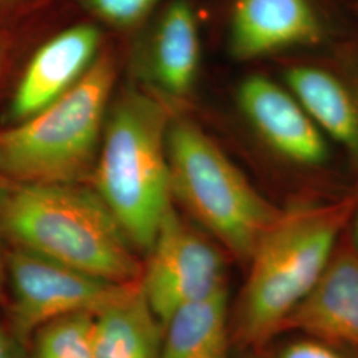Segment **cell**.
Returning <instances> with one entry per match:
<instances>
[{"label":"cell","mask_w":358,"mask_h":358,"mask_svg":"<svg viewBox=\"0 0 358 358\" xmlns=\"http://www.w3.org/2000/svg\"><path fill=\"white\" fill-rule=\"evenodd\" d=\"M0 236L109 282L141 279L134 245L97 192L80 183L10 187L0 208Z\"/></svg>","instance_id":"6da1fadb"},{"label":"cell","mask_w":358,"mask_h":358,"mask_svg":"<svg viewBox=\"0 0 358 358\" xmlns=\"http://www.w3.org/2000/svg\"><path fill=\"white\" fill-rule=\"evenodd\" d=\"M349 214V202L282 210L247 263L250 272L231 317L236 345L257 348L282 332L320 280Z\"/></svg>","instance_id":"7a4b0ae2"},{"label":"cell","mask_w":358,"mask_h":358,"mask_svg":"<svg viewBox=\"0 0 358 358\" xmlns=\"http://www.w3.org/2000/svg\"><path fill=\"white\" fill-rule=\"evenodd\" d=\"M170 121L165 103L140 90L125 92L106 115L90 177L129 241L145 254L174 203L167 161Z\"/></svg>","instance_id":"3957f363"},{"label":"cell","mask_w":358,"mask_h":358,"mask_svg":"<svg viewBox=\"0 0 358 358\" xmlns=\"http://www.w3.org/2000/svg\"><path fill=\"white\" fill-rule=\"evenodd\" d=\"M115 83V59L97 56L57 100L0 131V177L16 185L90 179Z\"/></svg>","instance_id":"277c9868"},{"label":"cell","mask_w":358,"mask_h":358,"mask_svg":"<svg viewBox=\"0 0 358 358\" xmlns=\"http://www.w3.org/2000/svg\"><path fill=\"white\" fill-rule=\"evenodd\" d=\"M167 161L177 199L238 260L248 263L256 245L280 215L202 129L171 118Z\"/></svg>","instance_id":"5b68a950"},{"label":"cell","mask_w":358,"mask_h":358,"mask_svg":"<svg viewBox=\"0 0 358 358\" xmlns=\"http://www.w3.org/2000/svg\"><path fill=\"white\" fill-rule=\"evenodd\" d=\"M134 284L109 282L13 247L7 254L6 285L10 303L6 322L28 345L35 332L47 322L78 312L94 315L127 294Z\"/></svg>","instance_id":"8992f818"},{"label":"cell","mask_w":358,"mask_h":358,"mask_svg":"<svg viewBox=\"0 0 358 358\" xmlns=\"http://www.w3.org/2000/svg\"><path fill=\"white\" fill-rule=\"evenodd\" d=\"M146 256L140 285L162 325L179 308L227 285L222 252L179 215L174 203Z\"/></svg>","instance_id":"52a82bcc"},{"label":"cell","mask_w":358,"mask_h":358,"mask_svg":"<svg viewBox=\"0 0 358 358\" xmlns=\"http://www.w3.org/2000/svg\"><path fill=\"white\" fill-rule=\"evenodd\" d=\"M236 101L262 140L288 161L319 166L329 158L324 133L288 88L252 75L241 83Z\"/></svg>","instance_id":"ba28073f"},{"label":"cell","mask_w":358,"mask_h":358,"mask_svg":"<svg viewBox=\"0 0 358 358\" xmlns=\"http://www.w3.org/2000/svg\"><path fill=\"white\" fill-rule=\"evenodd\" d=\"M101 45V31L92 23L66 27L47 40L27 66L10 115L20 122L63 96L87 73Z\"/></svg>","instance_id":"9c48e42d"},{"label":"cell","mask_w":358,"mask_h":358,"mask_svg":"<svg viewBox=\"0 0 358 358\" xmlns=\"http://www.w3.org/2000/svg\"><path fill=\"white\" fill-rule=\"evenodd\" d=\"M322 24L309 0H235L230 17V51L254 60L294 47L315 45Z\"/></svg>","instance_id":"30bf717a"},{"label":"cell","mask_w":358,"mask_h":358,"mask_svg":"<svg viewBox=\"0 0 358 358\" xmlns=\"http://www.w3.org/2000/svg\"><path fill=\"white\" fill-rule=\"evenodd\" d=\"M284 329H297L332 344L358 346L356 251L333 254L320 280L294 309Z\"/></svg>","instance_id":"8fae6325"},{"label":"cell","mask_w":358,"mask_h":358,"mask_svg":"<svg viewBox=\"0 0 358 358\" xmlns=\"http://www.w3.org/2000/svg\"><path fill=\"white\" fill-rule=\"evenodd\" d=\"M164 325L142 292L140 282L93 315L94 358H158Z\"/></svg>","instance_id":"7c38bea8"},{"label":"cell","mask_w":358,"mask_h":358,"mask_svg":"<svg viewBox=\"0 0 358 358\" xmlns=\"http://www.w3.org/2000/svg\"><path fill=\"white\" fill-rule=\"evenodd\" d=\"M227 285L177 309L164 324L158 358H229Z\"/></svg>","instance_id":"4fadbf2b"},{"label":"cell","mask_w":358,"mask_h":358,"mask_svg":"<svg viewBox=\"0 0 358 358\" xmlns=\"http://www.w3.org/2000/svg\"><path fill=\"white\" fill-rule=\"evenodd\" d=\"M285 84L321 131L358 161V100L352 90L332 72L310 65L289 68Z\"/></svg>","instance_id":"5bb4252c"},{"label":"cell","mask_w":358,"mask_h":358,"mask_svg":"<svg viewBox=\"0 0 358 358\" xmlns=\"http://www.w3.org/2000/svg\"><path fill=\"white\" fill-rule=\"evenodd\" d=\"M153 38L157 83L173 97L186 96L201 62L199 28L192 3L171 0L157 20Z\"/></svg>","instance_id":"9a60e30c"},{"label":"cell","mask_w":358,"mask_h":358,"mask_svg":"<svg viewBox=\"0 0 358 358\" xmlns=\"http://www.w3.org/2000/svg\"><path fill=\"white\" fill-rule=\"evenodd\" d=\"M93 313L78 312L38 328L28 346L31 358H94L92 346Z\"/></svg>","instance_id":"2e32d148"},{"label":"cell","mask_w":358,"mask_h":358,"mask_svg":"<svg viewBox=\"0 0 358 358\" xmlns=\"http://www.w3.org/2000/svg\"><path fill=\"white\" fill-rule=\"evenodd\" d=\"M97 19L115 28L134 27L152 13L159 0H83Z\"/></svg>","instance_id":"e0dca14e"},{"label":"cell","mask_w":358,"mask_h":358,"mask_svg":"<svg viewBox=\"0 0 358 358\" xmlns=\"http://www.w3.org/2000/svg\"><path fill=\"white\" fill-rule=\"evenodd\" d=\"M278 358H346L331 343L320 338L297 340L284 346Z\"/></svg>","instance_id":"ac0fdd59"},{"label":"cell","mask_w":358,"mask_h":358,"mask_svg":"<svg viewBox=\"0 0 358 358\" xmlns=\"http://www.w3.org/2000/svg\"><path fill=\"white\" fill-rule=\"evenodd\" d=\"M0 358H31L28 345L22 343L6 321L0 320Z\"/></svg>","instance_id":"d6986e66"},{"label":"cell","mask_w":358,"mask_h":358,"mask_svg":"<svg viewBox=\"0 0 358 358\" xmlns=\"http://www.w3.org/2000/svg\"><path fill=\"white\" fill-rule=\"evenodd\" d=\"M1 236H0V297L3 296L4 288H6V282H7V254L8 250H6L4 244L1 243Z\"/></svg>","instance_id":"ffe728a7"},{"label":"cell","mask_w":358,"mask_h":358,"mask_svg":"<svg viewBox=\"0 0 358 358\" xmlns=\"http://www.w3.org/2000/svg\"><path fill=\"white\" fill-rule=\"evenodd\" d=\"M8 190H10V187L6 186L4 179L0 177V208H1V205H3V202H4V199H6L7 194H8Z\"/></svg>","instance_id":"44dd1931"},{"label":"cell","mask_w":358,"mask_h":358,"mask_svg":"<svg viewBox=\"0 0 358 358\" xmlns=\"http://www.w3.org/2000/svg\"><path fill=\"white\" fill-rule=\"evenodd\" d=\"M353 241H355V251L357 252L358 255V210L356 217H355V223H353Z\"/></svg>","instance_id":"7402d4cb"},{"label":"cell","mask_w":358,"mask_h":358,"mask_svg":"<svg viewBox=\"0 0 358 358\" xmlns=\"http://www.w3.org/2000/svg\"><path fill=\"white\" fill-rule=\"evenodd\" d=\"M6 52H7L6 43H4V40L0 38V72H1V69H3L4 62H6Z\"/></svg>","instance_id":"603a6c76"},{"label":"cell","mask_w":358,"mask_h":358,"mask_svg":"<svg viewBox=\"0 0 358 358\" xmlns=\"http://www.w3.org/2000/svg\"><path fill=\"white\" fill-rule=\"evenodd\" d=\"M244 358H263V357H257V356H247V357Z\"/></svg>","instance_id":"cb8c5ba5"}]
</instances>
